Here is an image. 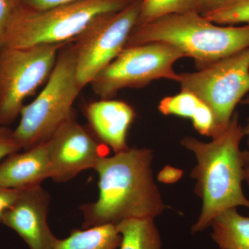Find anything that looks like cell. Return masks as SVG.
Listing matches in <instances>:
<instances>
[{"mask_svg":"<svg viewBox=\"0 0 249 249\" xmlns=\"http://www.w3.org/2000/svg\"><path fill=\"white\" fill-rule=\"evenodd\" d=\"M211 237L220 249H249V216L232 209L217 216L212 223Z\"/></svg>","mask_w":249,"mask_h":249,"instance_id":"15","label":"cell"},{"mask_svg":"<svg viewBox=\"0 0 249 249\" xmlns=\"http://www.w3.org/2000/svg\"><path fill=\"white\" fill-rule=\"evenodd\" d=\"M116 226L121 235L118 249H162L161 237L155 219H127Z\"/></svg>","mask_w":249,"mask_h":249,"instance_id":"17","label":"cell"},{"mask_svg":"<svg viewBox=\"0 0 249 249\" xmlns=\"http://www.w3.org/2000/svg\"><path fill=\"white\" fill-rule=\"evenodd\" d=\"M51 178L57 183L70 181L84 170L95 169L108 156V147L74 116L64 122L47 142Z\"/></svg>","mask_w":249,"mask_h":249,"instance_id":"10","label":"cell"},{"mask_svg":"<svg viewBox=\"0 0 249 249\" xmlns=\"http://www.w3.org/2000/svg\"><path fill=\"white\" fill-rule=\"evenodd\" d=\"M22 191L23 190L0 187V224L2 223L5 213L17 201Z\"/></svg>","mask_w":249,"mask_h":249,"instance_id":"22","label":"cell"},{"mask_svg":"<svg viewBox=\"0 0 249 249\" xmlns=\"http://www.w3.org/2000/svg\"><path fill=\"white\" fill-rule=\"evenodd\" d=\"M240 104L249 106V93L242 99ZM242 130H243L244 134H245V137L247 138V144H248L249 147L248 150H249V117L247 119V124H246L245 125L242 126Z\"/></svg>","mask_w":249,"mask_h":249,"instance_id":"26","label":"cell"},{"mask_svg":"<svg viewBox=\"0 0 249 249\" xmlns=\"http://www.w3.org/2000/svg\"><path fill=\"white\" fill-rule=\"evenodd\" d=\"M134 0H80L45 10L21 5L5 37L4 47L24 48L73 42L91 23Z\"/></svg>","mask_w":249,"mask_h":249,"instance_id":"4","label":"cell"},{"mask_svg":"<svg viewBox=\"0 0 249 249\" xmlns=\"http://www.w3.org/2000/svg\"><path fill=\"white\" fill-rule=\"evenodd\" d=\"M21 5L19 0H0V50L4 47L6 33Z\"/></svg>","mask_w":249,"mask_h":249,"instance_id":"20","label":"cell"},{"mask_svg":"<svg viewBox=\"0 0 249 249\" xmlns=\"http://www.w3.org/2000/svg\"><path fill=\"white\" fill-rule=\"evenodd\" d=\"M203 16L219 25L247 24L249 23V0H225Z\"/></svg>","mask_w":249,"mask_h":249,"instance_id":"19","label":"cell"},{"mask_svg":"<svg viewBox=\"0 0 249 249\" xmlns=\"http://www.w3.org/2000/svg\"><path fill=\"white\" fill-rule=\"evenodd\" d=\"M158 109L163 115L191 119L193 127L201 135L213 139L222 133L211 108L191 91L181 89L177 94L163 98Z\"/></svg>","mask_w":249,"mask_h":249,"instance_id":"14","label":"cell"},{"mask_svg":"<svg viewBox=\"0 0 249 249\" xmlns=\"http://www.w3.org/2000/svg\"><path fill=\"white\" fill-rule=\"evenodd\" d=\"M121 235L114 224L75 229L65 239H58L52 249H118Z\"/></svg>","mask_w":249,"mask_h":249,"instance_id":"16","label":"cell"},{"mask_svg":"<svg viewBox=\"0 0 249 249\" xmlns=\"http://www.w3.org/2000/svg\"><path fill=\"white\" fill-rule=\"evenodd\" d=\"M82 89L76 78L72 42L60 49L45 88L21 111L14 130L22 150L48 142L60 125L73 116V106Z\"/></svg>","mask_w":249,"mask_h":249,"instance_id":"5","label":"cell"},{"mask_svg":"<svg viewBox=\"0 0 249 249\" xmlns=\"http://www.w3.org/2000/svg\"><path fill=\"white\" fill-rule=\"evenodd\" d=\"M142 0H134L124 9L101 16L72 42L76 78L82 89L125 48L138 22Z\"/></svg>","mask_w":249,"mask_h":249,"instance_id":"9","label":"cell"},{"mask_svg":"<svg viewBox=\"0 0 249 249\" xmlns=\"http://www.w3.org/2000/svg\"><path fill=\"white\" fill-rule=\"evenodd\" d=\"M50 178L47 142L10 155L0 163V187L27 189Z\"/></svg>","mask_w":249,"mask_h":249,"instance_id":"13","label":"cell"},{"mask_svg":"<svg viewBox=\"0 0 249 249\" xmlns=\"http://www.w3.org/2000/svg\"><path fill=\"white\" fill-rule=\"evenodd\" d=\"M179 76L181 89L194 93L211 108L222 132L236 106L249 93V47Z\"/></svg>","mask_w":249,"mask_h":249,"instance_id":"8","label":"cell"},{"mask_svg":"<svg viewBox=\"0 0 249 249\" xmlns=\"http://www.w3.org/2000/svg\"><path fill=\"white\" fill-rule=\"evenodd\" d=\"M202 14L201 0H142L137 25L151 22L173 14Z\"/></svg>","mask_w":249,"mask_h":249,"instance_id":"18","label":"cell"},{"mask_svg":"<svg viewBox=\"0 0 249 249\" xmlns=\"http://www.w3.org/2000/svg\"><path fill=\"white\" fill-rule=\"evenodd\" d=\"M182 175V170L170 165H166L159 173L158 180L160 182L171 184L178 181Z\"/></svg>","mask_w":249,"mask_h":249,"instance_id":"24","label":"cell"},{"mask_svg":"<svg viewBox=\"0 0 249 249\" xmlns=\"http://www.w3.org/2000/svg\"><path fill=\"white\" fill-rule=\"evenodd\" d=\"M186 58L178 47L163 42L125 47L90 85L101 99H111L121 90L142 88L160 79L179 83L174 65Z\"/></svg>","mask_w":249,"mask_h":249,"instance_id":"6","label":"cell"},{"mask_svg":"<svg viewBox=\"0 0 249 249\" xmlns=\"http://www.w3.org/2000/svg\"><path fill=\"white\" fill-rule=\"evenodd\" d=\"M64 45L4 47L0 50V125L12 124L25 100L47 81Z\"/></svg>","mask_w":249,"mask_h":249,"instance_id":"7","label":"cell"},{"mask_svg":"<svg viewBox=\"0 0 249 249\" xmlns=\"http://www.w3.org/2000/svg\"><path fill=\"white\" fill-rule=\"evenodd\" d=\"M244 138L240 116L235 111L227 128L211 142L191 136L181 139V145L196 157L191 177L196 181V196L202 201L200 214L192 227L193 234L209 229L214 218L224 211L249 209V199L242 187L249 166V150L241 149Z\"/></svg>","mask_w":249,"mask_h":249,"instance_id":"2","label":"cell"},{"mask_svg":"<svg viewBox=\"0 0 249 249\" xmlns=\"http://www.w3.org/2000/svg\"><path fill=\"white\" fill-rule=\"evenodd\" d=\"M22 150L15 139L14 130L7 126L0 125V160Z\"/></svg>","mask_w":249,"mask_h":249,"instance_id":"21","label":"cell"},{"mask_svg":"<svg viewBox=\"0 0 249 249\" xmlns=\"http://www.w3.org/2000/svg\"><path fill=\"white\" fill-rule=\"evenodd\" d=\"M225 0H201V7H202V14L210 11V10L217 7L219 4H222Z\"/></svg>","mask_w":249,"mask_h":249,"instance_id":"25","label":"cell"},{"mask_svg":"<svg viewBox=\"0 0 249 249\" xmlns=\"http://www.w3.org/2000/svg\"><path fill=\"white\" fill-rule=\"evenodd\" d=\"M50 201V195L41 185L24 189L1 224L17 232L29 249H52L58 238L47 222Z\"/></svg>","mask_w":249,"mask_h":249,"instance_id":"11","label":"cell"},{"mask_svg":"<svg viewBox=\"0 0 249 249\" xmlns=\"http://www.w3.org/2000/svg\"><path fill=\"white\" fill-rule=\"evenodd\" d=\"M153 158L150 149L129 147L101 159L94 169L98 175L97 199L80 208L83 229L160 215L167 206L154 180Z\"/></svg>","mask_w":249,"mask_h":249,"instance_id":"1","label":"cell"},{"mask_svg":"<svg viewBox=\"0 0 249 249\" xmlns=\"http://www.w3.org/2000/svg\"><path fill=\"white\" fill-rule=\"evenodd\" d=\"M249 188V166L247 168L245 173V181Z\"/></svg>","mask_w":249,"mask_h":249,"instance_id":"27","label":"cell"},{"mask_svg":"<svg viewBox=\"0 0 249 249\" xmlns=\"http://www.w3.org/2000/svg\"><path fill=\"white\" fill-rule=\"evenodd\" d=\"M163 42L193 58L196 70L249 47V23L219 25L196 12L173 14L136 25L125 47Z\"/></svg>","mask_w":249,"mask_h":249,"instance_id":"3","label":"cell"},{"mask_svg":"<svg viewBox=\"0 0 249 249\" xmlns=\"http://www.w3.org/2000/svg\"><path fill=\"white\" fill-rule=\"evenodd\" d=\"M26 7L34 10H45L60 6V5L76 2L80 0H19Z\"/></svg>","mask_w":249,"mask_h":249,"instance_id":"23","label":"cell"},{"mask_svg":"<svg viewBox=\"0 0 249 249\" xmlns=\"http://www.w3.org/2000/svg\"><path fill=\"white\" fill-rule=\"evenodd\" d=\"M85 114L91 132L99 142L114 153L129 148L127 134L136 112L128 103L112 99H101L88 104Z\"/></svg>","mask_w":249,"mask_h":249,"instance_id":"12","label":"cell"}]
</instances>
